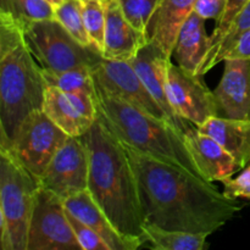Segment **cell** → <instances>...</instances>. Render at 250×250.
<instances>
[{"label": "cell", "instance_id": "6da1fadb", "mask_svg": "<svg viewBox=\"0 0 250 250\" xmlns=\"http://www.w3.org/2000/svg\"><path fill=\"white\" fill-rule=\"evenodd\" d=\"M122 146L136 176L148 224L171 231L212 234L242 209L236 199L227 198L212 182Z\"/></svg>", "mask_w": 250, "mask_h": 250}, {"label": "cell", "instance_id": "7a4b0ae2", "mask_svg": "<svg viewBox=\"0 0 250 250\" xmlns=\"http://www.w3.org/2000/svg\"><path fill=\"white\" fill-rule=\"evenodd\" d=\"M82 138L89 153L88 192L117 231L139 248L146 243V219L125 146L98 116Z\"/></svg>", "mask_w": 250, "mask_h": 250}, {"label": "cell", "instance_id": "3957f363", "mask_svg": "<svg viewBox=\"0 0 250 250\" xmlns=\"http://www.w3.org/2000/svg\"><path fill=\"white\" fill-rule=\"evenodd\" d=\"M46 83L21 24L0 11V146L11 144L29 114L43 110Z\"/></svg>", "mask_w": 250, "mask_h": 250}, {"label": "cell", "instance_id": "277c9868", "mask_svg": "<svg viewBox=\"0 0 250 250\" xmlns=\"http://www.w3.org/2000/svg\"><path fill=\"white\" fill-rule=\"evenodd\" d=\"M94 100L97 116L122 143L204 178L188 150L185 134L175 125L109 94L98 85Z\"/></svg>", "mask_w": 250, "mask_h": 250}, {"label": "cell", "instance_id": "5b68a950", "mask_svg": "<svg viewBox=\"0 0 250 250\" xmlns=\"http://www.w3.org/2000/svg\"><path fill=\"white\" fill-rule=\"evenodd\" d=\"M39 182L10 153L0 148V248L27 250L28 229Z\"/></svg>", "mask_w": 250, "mask_h": 250}, {"label": "cell", "instance_id": "8992f818", "mask_svg": "<svg viewBox=\"0 0 250 250\" xmlns=\"http://www.w3.org/2000/svg\"><path fill=\"white\" fill-rule=\"evenodd\" d=\"M21 26L27 44L42 68L65 71L82 66L93 67L103 58L94 49L76 41L55 17Z\"/></svg>", "mask_w": 250, "mask_h": 250}, {"label": "cell", "instance_id": "52a82bcc", "mask_svg": "<svg viewBox=\"0 0 250 250\" xmlns=\"http://www.w3.org/2000/svg\"><path fill=\"white\" fill-rule=\"evenodd\" d=\"M68 138L44 110H38L23 120L11 144L4 149H7L39 182L51 159Z\"/></svg>", "mask_w": 250, "mask_h": 250}, {"label": "cell", "instance_id": "ba28073f", "mask_svg": "<svg viewBox=\"0 0 250 250\" xmlns=\"http://www.w3.org/2000/svg\"><path fill=\"white\" fill-rule=\"evenodd\" d=\"M27 250H82L63 199L41 186L29 224Z\"/></svg>", "mask_w": 250, "mask_h": 250}, {"label": "cell", "instance_id": "9c48e42d", "mask_svg": "<svg viewBox=\"0 0 250 250\" xmlns=\"http://www.w3.org/2000/svg\"><path fill=\"white\" fill-rule=\"evenodd\" d=\"M89 153L82 137H70L56 151L39 180L44 189L67 199L88 189Z\"/></svg>", "mask_w": 250, "mask_h": 250}, {"label": "cell", "instance_id": "30bf717a", "mask_svg": "<svg viewBox=\"0 0 250 250\" xmlns=\"http://www.w3.org/2000/svg\"><path fill=\"white\" fill-rule=\"evenodd\" d=\"M203 77L172 62L168 65L167 95L171 106L183 121L197 127L219 116L214 92L208 88Z\"/></svg>", "mask_w": 250, "mask_h": 250}, {"label": "cell", "instance_id": "8fae6325", "mask_svg": "<svg viewBox=\"0 0 250 250\" xmlns=\"http://www.w3.org/2000/svg\"><path fill=\"white\" fill-rule=\"evenodd\" d=\"M92 75L95 85L109 94L121 98L153 116L170 121L142 82L131 61L107 60L102 58L99 62L92 67Z\"/></svg>", "mask_w": 250, "mask_h": 250}, {"label": "cell", "instance_id": "7c38bea8", "mask_svg": "<svg viewBox=\"0 0 250 250\" xmlns=\"http://www.w3.org/2000/svg\"><path fill=\"white\" fill-rule=\"evenodd\" d=\"M43 110L68 137H82L97 120L94 98L46 85Z\"/></svg>", "mask_w": 250, "mask_h": 250}, {"label": "cell", "instance_id": "4fadbf2b", "mask_svg": "<svg viewBox=\"0 0 250 250\" xmlns=\"http://www.w3.org/2000/svg\"><path fill=\"white\" fill-rule=\"evenodd\" d=\"M219 116L250 120V59H227L214 90Z\"/></svg>", "mask_w": 250, "mask_h": 250}, {"label": "cell", "instance_id": "5bb4252c", "mask_svg": "<svg viewBox=\"0 0 250 250\" xmlns=\"http://www.w3.org/2000/svg\"><path fill=\"white\" fill-rule=\"evenodd\" d=\"M131 62L142 82L153 95L155 102L160 105L171 124L185 133L189 122L183 121L176 115L167 95V72L171 58H168L155 44L148 42Z\"/></svg>", "mask_w": 250, "mask_h": 250}, {"label": "cell", "instance_id": "9a60e30c", "mask_svg": "<svg viewBox=\"0 0 250 250\" xmlns=\"http://www.w3.org/2000/svg\"><path fill=\"white\" fill-rule=\"evenodd\" d=\"M183 134L188 150L207 181L224 182L242 170L236 159L219 142L197 126L188 124Z\"/></svg>", "mask_w": 250, "mask_h": 250}, {"label": "cell", "instance_id": "2e32d148", "mask_svg": "<svg viewBox=\"0 0 250 250\" xmlns=\"http://www.w3.org/2000/svg\"><path fill=\"white\" fill-rule=\"evenodd\" d=\"M105 5L106 22L103 58L117 61L133 60L148 43V37L126 19L119 0H105Z\"/></svg>", "mask_w": 250, "mask_h": 250}, {"label": "cell", "instance_id": "e0dca14e", "mask_svg": "<svg viewBox=\"0 0 250 250\" xmlns=\"http://www.w3.org/2000/svg\"><path fill=\"white\" fill-rule=\"evenodd\" d=\"M195 0H160L146 28L148 42L172 56L181 27L194 11Z\"/></svg>", "mask_w": 250, "mask_h": 250}, {"label": "cell", "instance_id": "ac0fdd59", "mask_svg": "<svg viewBox=\"0 0 250 250\" xmlns=\"http://www.w3.org/2000/svg\"><path fill=\"white\" fill-rule=\"evenodd\" d=\"M65 202L66 210L72 216L80 220L84 225L94 229L111 248V250H136L138 249L134 243L125 238L111 224L109 217L105 215L102 208L97 204L90 193L87 190L73 197L67 198Z\"/></svg>", "mask_w": 250, "mask_h": 250}, {"label": "cell", "instance_id": "d6986e66", "mask_svg": "<svg viewBox=\"0 0 250 250\" xmlns=\"http://www.w3.org/2000/svg\"><path fill=\"white\" fill-rule=\"evenodd\" d=\"M204 22V19L193 11L181 27L172 53L178 66L195 75H199L210 49V36Z\"/></svg>", "mask_w": 250, "mask_h": 250}, {"label": "cell", "instance_id": "ffe728a7", "mask_svg": "<svg viewBox=\"0 0 250 250\" xmlns=\"http://www.w3.org/2000/svg\"><path fill=\"white\" fill-rule=\"evenodd\" d=\"M198 128L219 142L236 159L242 170L250 165V120L215 116Z\"/></svg>", "mask_w": 250, "mask_h": 250}, {"label": "cell", "instance_id": "44dd1931", "mask_svg": "<svg viewBox=\"0 0 250 250\" xmlns=\"http://www.w3.org/2000/svg\"><path fill=\"white\" fill-rule=\"evenodd\" d=\"M146 243L158 250H204L207 248L208 233H192L185 231H171L156 225H144Z\"/></svg>", "mask_w": 250, "mask_h": 250}, {"label": "cell", "instance_id": "7402d4cb", "mask_svg": "<svg viewBox=\"0 0 250 250\" xmlns=\"http://www.w3.org/2000/svg\"><path fill=\"white\" fill-rule=\"evenodd\" d=\"M43 70V77L46 85L56 87L67 93H73L85 97H95V83L92 75V67L82 66V67L70 68L65 71H50Z\"/></svg>", "mask_w": 250, "mask_h": 250}, {"label": "cell", "instance_id": "603a6c76", "mask_svg": "<svg viewBox=\"0 0 250 250\" xmlns=\"http://www.w3.org/2000/svg\"><path fill=\"white\" fill-rule=\"evenodd\" d=\"M0 11L9 14L20 24L54 19L55 7L46 0H1Z\"/></svg>", "mask_w": 250, "mask_h": 250}, {"label": "cell", "instance_id": "cb8c5ba5", "mask_svg": "<svg viewBox=\"0 0 250 250\" xmlns=\"http://www.w3.org/2000/svg\"><path fill=\"white\" fill-rule=\"evenodd\" d=\"M81 1H82L83 21L92 48L103 56L105 22H106L105 0H81Z\"/></svg>", "mask_w": 250, "mask_h": 250}, {"label": "cell", "instance_id": "d4e9b609", "mask_svg": "<svg viewBox=\"0 0 250 250\" xmlns=\"http://www.w3.org/2000/svg\"><path fill=\"white\" fill-rule=\"evenodd\" d=\"M54 17L65 27L66 31L76 41L80 42L82 45L92 48L89 37L85 31L84 21H83L82 1L81 0H65L62 4L55 7Z\"/></svg>", "mask_w": 250, "mask_h": 250}, {"label": "cell", "instance_id": "484cf974", "mask_svg": "<svg viewBox=\"0 0 250 250\" xmlns=\"http://www.w3.org/2000/svg\"><path fill=\"white\" fill-rule=\"evenodd\" d=\"M250 28V0L244 5L243 9L238 12V15L236 16V19L233 20L232 24L229 26V31L225 34V37L222 38L221 43L219 44L216 49H215L214 53L204 61L202 68L199 71V75L204 76L211 70L212 67L217 65L220 62V59H221L222 54L227 50L229 48H231L232 44L237 41L239 36L243 33L244 31Z\"/></svg>", "mask_w": 250, "mask_h": 250}, {"label": "cell", "instance_id": "4316f807", "mask_svg": "<svg viewBox=\"0 0 250 250\" xmlns=\"http://www.w3.org/2000/svg\"><path fill=\"white\" fill-rule=\"evenodd\" d=\"M119 2L126 19L137 29L146 34L149 21L160 0H119Z\"/></svg>", "mask_w": 250, "mask_h": 250}, {"label": "cell", "instance_id": "83f0119b", "mask_svg": "<svg viewBox=\"0 0 250 250\" xmlns=\"http://www.w3.org/2000/svg\"><path fill=\"white\" fill-rule=\"evenodd\" d=\"M248 1L249 0H229L224 15H222V17L220 19V21L217 22V26L215 27L214 32H212V34L210 36V49H209V53H208L207 58H205V60H207V59L209 58L212 53H214L215 49L219 46V44L221 43L222 38H224L225 34L227 33V31H229V26L232 24L233 20L236 19V16L238 15V12L243 9L244 5H246Z\"/></svg>", "mask_w": 250, "mask_h": 250}, {"label": "cell", "instance_id": "f1b7e54d", "mask_svg": "<svg viewBox=\"0 0 250 250\" xmlns=\"http://www.w3.org/2000/svg\"><path fill=\"white\" fill-rule=\"evenodd\" d=\"M68 212V211H67ZM68 219L72 225L73 232L82 250H111L109 244L89 226L81 222L68 212Z\"/></svg>", "mask_w": 250, "mask_h": 250}, {"label": "cell", "instance_id": "f546056e", "mask_svg": "<svg viewBox=\"0 0 250 250\" xmlns=\"http://www.w3.org/2000/svg\"><path fill=\"white\" fill-rule=\"evenodd\" d=\"M224 194L229 199H250V165L242 170L241 175L236 178H229L222 182Z\"/></svg>", "mask_w": 250, "mask_h": 250}, {"label": "cell", "instance_id": "4dcf8cb0", "mask_svg": "<svg viewBox=\"0 0 250 250\" xmlns=\"http://www.w3.org/2000/svg\"><path fill=\"white\" fill-rule=\"evenodd\" d=\"M227 2L229 0H195L194 12L205 21L215 20L219 22L226 10Z\"/></svg>", "mask_w": 250, "mask_h": 250}, {"label": "cell", "instance_id": "1f68e13d", "mask_svg": "<svg viewBox=\"0 0 250 250\" xmlns=\"http://www.w3.org/2000/svg\"><path fill=\"white\" fill-rule=\"evenodd\" d=\"M227 59H250V28L244 31L231 48L222 54L220 62Z\"/></svg>", "mask_w": 250, "mask_h": 250}, {"label": "cell", "instance_id": "d6a6232c", "mask_svg": "<svg viewBox=\"0 0 250 250\" xmlns=\"http://www.w3.org/2000/svg\"><path fill=\"white\" fill-rule=\"evenodd\" d=\"M46 1H48L49 4L53 5L54 7H56V6H59V5L62 4V2L65 1V0H46Z\"/></svg>", "mask_w": 250, "mask_h": 250}]
</instances>
